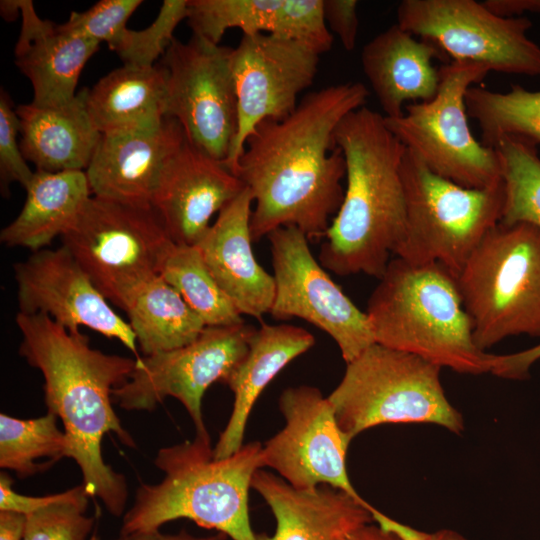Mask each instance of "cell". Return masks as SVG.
<instances>
[{
	"label": "cell",
	"mask_w": 540,
	"mask_h": 540,
	"mask_svg": "<svg viewBox=\"0 0 540 540\" xmlns=\"http://www.w3.org/2000/svg\"><path fill=\"white\" fill-rule=\"evenodd\" d=\"M482 3L501 17H523L526 12L540 15V0H485Z\"/></svg>",
	"instance_id": "b9f144b4"
},
{
	"label": "cell",
	"mask_w": 540,
	"mask_h": 540,
	"mask_svg": "<svg viewBox=\"0 0 540 540\" xmlns=\"http://www.w3.org/2000/svg\"><path fill=\"white\" fill-rule=\"evenodd\" d=\"M255 330L245 322L206 326L187 345L137 358L129 379L114 389L113 403L128 411H152L173 397L191 417L195 435L208 436L203 396L213 383H226L246 356Z\"/></svg>",
	"instance_id": "8fae6325"
},
{
	"label": "cell",
	"mask_w": 540,
	"mask_h": 540,
	"mask_svg": "<svg viewBox=\"0 0 540 540\" xmlns=\"http://www.w3.org/2000/svg\"><path fill=\"white\" fill-rule=\"evenodd\" d=\"M125 312L144 356L187 345L206 327L161 276L140 289Z\"/></svg>",
	"instance_id": "83f0119b"
},
{
	"label": "cell",
	"mask_w": 540,
	"mask_h": 540,
	"mask_svg": "<svg viewBox=\"0 0 540 540\" xmlns=\"http://www.w3.org/2000/svg\"><path fill=\"white\" fill-rule=\"evenodd\" d=\"M188 0H165L156 19L142 30L125 28L110 44L124 65L148 67L162 58L178 24L187 19Z\"/></svg>",
	"instance_id": "836d02e7"
},
{
	"label": "cell",
	"mask_w": 540,
	"mask_h": 540,
	"mask_svg": "<svg viewBox=\"0 0 540 540\" xmlns=\"http://www.w3.org/2000/svg\"><path fill=\"white\" fill-rule=\"evenodd\" d=\"M141 0H102L82 12H71L61 26L74 34L110 45L127 28L126 23Z\"/></svg>",
	"instance_id": "8d00e7d4"
},
{
	"label": "cell",
	"mask_w": 540,
	"mask_h": 540,
	"mask_svg": "<svg viewBox=\"0 0 540 540\" xmlns=\"http://www.w3.org/2000/svg\"><path fill=\"white\" fill-rule=\"evenodd\" d=\"M13 480L6 472L0 474V510L15 511L29 515L64 498L66 490L45 496H29L16 492Z\"/></svg>",
	"instance_id": "ab89813d"
},
{
	"label": "cell",
	"mask_w": 540,
	"mask_h": 540,
	"mask_svg": "<svg viewBox=\"0 0 540 540\" xmlns=\"http://www.w3.org/2000/svg\"><path fill=\"white\" fill-rule=\"evenodd\" d=\"M347 540H399L378 525L367 524L354 532Z\"/></svg>",
	"instance_id": "f6af8a7d"
},
{
	"label": "cell",
	"mask_w": 540,
	"mask_h": 540,
	"mask_svg": "<svg viewBox=\"0 0 540 540\" xmlns=\"http://www.w3.org/2000/svg\"><path fill=\"white\" fill-rule=\"evenodd\" d=\"M346 364L327 398L351 440L382 424H435L455 434L464 430L462 414L445 395L440 366L377 343Z\"/></svg>",
	"instance_id": "52a82bcc"
},
{
	"label": "cell",
	"mask_w": 540,
	"mask_h": 540,
	"mask_svg": "<svg viewBox=\"0 0 540 540\" xmlns=\"http://www.w3.org/2000/svg\"><path fill=\"white\" fill-rule=\"evenodd\" d=\"M89 498L82 484L66 490L58 502L27 515L23 540H90L95 518L86 514Z\"/></svg>",
	"instance_id": "e575fe53"
},
{
	"label": "cell",
	"mask_w": 540,
	"mask_h": 540,
	"mask_svg": "<svg viewBox=\"0 0 540 540\" xmlns=\"http://www.w3.org/2000/svg\"><path fill=\"white\" fill-rule=\"evenodd\" d=\"M19 118L8 94L0 93V187L4 197L8 195L9 185L20 183L24 188L31 181L34 172L24 158L18 136Z\"/></svg>",
	"instance_id": "74e56055"
},
{
	"label": "cell",
	"mask_w": 540,
	"mask_h": 540,
	"mask_svg": "<svg viewBox=\"0 0 540 540\" xmlns=\"http://www.w3.org/2000/svg\"><path fill=\"white\" fill-rule=\"evenodd\" d=\"M445 55L426 39H416L397 23L364 45L361 65L387 118L400 117L408 101L426 102L439 86L435 58Z\"/></svg>",
	"instance_id": "603a6c76"
},
{
	"label": "cell",
	"mask_w": 540,
	"mask_h": 540,
	"mask_svg": "<svg viewBox=\"0 0 540 540\" xmlns=\"http://www.w3.org/2000/svg\"><path fill=\"white\" fill-rule=\"evenodd\" d=\"M361 82L313 91L282 120H265L247 138L234 174L253 197V242L295 226L320 240L343 201L346 164L335 143L340 121L367 101Z\"/></svg>",
	"instance_id": "6da1fadb"
},
{
	"label": "cell",
	"mask_w": 540,
	"mask_h": 540,
	"mask_svg": "<svg viewBox=\"0 0 540 540\" xmlns=\"http://www.w3.org/2000/svg\"><path fill=\"white\" fill-rule=\"evenodd\" d=\"M334 138L345 159L346 188L319 262L339 276L364 273L380 279L405 233L401 164L406 148L384 115L366 106L347 114Z\"/></svg>",
	"instance_id": "3957f363"
},
{
	"label": "cell",
	"mask_w": 540,
	"mask_h": 540,
	"mask_svg": "<svg viewBox=\"0 0 540 540\" xmlns=\"http://www.w3.org/2000/svg\"><path fill=\"white\" fill-rule=\"evenodd\" d=\"M489 72L479 63L451 61L439 68L433 99L406 105L400 117L384 116L389 130L433 173L466 188L502 182L497 151L473 136L465 103L467 90Z\"/></svg>",
	"instance_id": "30bf717a"
},
{
	"label": "cell",
	"mask_w": 540,
	"mask_h": 540,
	"mask_svg": "<svg viewBox=\"0 0 540 540\" xmlns=\"http://www.w3.org/2000/svg\"><path fill=\"white\" fill-rule=\"evenodd\" d=\"M19 313L46 314L72 333L92 329L120 341L139 358L129 323L110 306L88 274L64 247L41 249L14 265Z\"/></svg>",
	"instance_id": "e0dca14e"
},
{
	"label": "cell",
	"mask_w": 540,
	"mask_h": 540,
	"mask_svg": "<svg viewBox=\"0 0 540 540\" xmlns=\"http://www.w3.org/2000/svg\"><path fill=\"white\" fill-rule=\"evenodd\" d=\"M270 243L275 295L270 314L277 320L300 318L327 333L346 363L375 343L366 312L330 278L295 226L279 227Z\"/></svg>",
	"instance_id": "5bb4252c"
},
{
	"label": "cell",
	"mask_w": 540,
	"mask_h": 540,
	"mask_svg": "<svg viewBox=\"0 0 540 540\" xmlns=\"http://www.w3.org/2000/svg\"><path fill=\"white\" fill-rule=\"evenodd\" d=\"M457 284L476 346L510 336L540 337V230L499 222L484 236Z\"/></svg>",
	"instance_id": "8992f818"
},
{
	"label": "cell",
	"mask_w": 540,
	"mask_h": 540,
	"mask_svg": "<svg viewBox=\"0 0 540 540\" xmlns=\"http://www.w3.org/2000/svg\"><path fill=\"white\" fill-rule=\"evenodd\" d=\"M90 540H103L96 532L92 534Z\"/></svg>",
	"instance_id": "7dc6e473"
},
{
	"label": "cell",
	"mask_w": 540,
	"mask_h": 540,
	"mask_svg": "<svg viewBox=\"0 0 540 540\" xmlns=\"http://www.w3.org/2000/svg\"><path fill=\"white\" fill-rule=\"evenodd\" d=\"M251 488L265 500L276 522L273 534H257V540H347L373 521L376 509L330 486L295 488L262 469L255 472Z\"/></svg>",
	"instance_id": "44dd1931"
},
{
	"label": "cell",
	"mask_w": 540,
	"mask_h": 540,
	"mask_svg": "<svg viewBox=\"0 0 540 540\" xmlns=\"http://www.w3.org/2000/svg\"><path fill=\"white\" fill-rule=\"evenodd\" d=\"M539 359L540 344L517 353L496 355L491 373L506 379H525L532 364Z\"/></svg>",
	"instance_id": "60d3db41"
},
{
	"label": "cell",
	"mask_w": 540,
	"mask_h": 540,
	"mask_svg": "<svg viewBox=\"0 0 540 540\" xmlns=\"http://www.w3.org/2000/svg\"><path fill=\"white\" fill-rule=\"evenodd\" d=\"M424 540H467L455 531L443 529L434 533H426Z\"/></svg>",
	"instance_id": "bcb514c9"
},
{
	"label": "cell",
	"mask_w": 540,
	"mask_h": 540,
	"mask_svg": "<svg viewBox=\"0 0 540 540\" xmlns=\"http://www.w3.org/2000/svg\"><path fill=\"white\" fill-rule=\"evenodd\" d=\"M494 149L500 159L504 185L500 222L527 223L540 230V157L536 144L505 136Z\"/></svg>",
	"instance_id": "1f68e13d"
},
{
	"label": "cell",
	"mask_w": 540,
	"mask_h": 540,
	"mask_svg": "<svg viewBox=\"0 0 540 540\" xmlns=\"http://www.w3.org/2000/svg\"><path fill=\"white\" fill-rule=\"evenodd\" d=\"M397 24L431 41L452 61H468L490 71L540 76V46L527 32L526 17H501L475 0H403Z\"/></svg>",
	"instance_id": "7c38bea8"
},
{
	"label": "cell",
	"mask_w": 540,
	"mask_h": 540,
	"mask_svg": "<svg viewBox=\"0 0 540 540\" xmlns=\"http://www.w3.org/2000/svg\"><path fill=\"white\" fill-rule=\"evenodd\" d=\"M315 344L306 329L287 324H262L249 350L226 381L234 394L231 416L213 447L214 458H226L243 446L251 410L265 387L292 360Z\"/></svg>",
	"instance_id": "d4e9b609"
},
{
	"label": "cell",
	"mask_w": 540,
	"mask_h": 540,
	"mask_svg": "<svg viewBox=\"0 0 540 540\" xmlns=\"http://www.w3.org/2000/svg\"><path fill=\"white\" fill-rule=\"evenodd\" d=\"M227 536L221 532L214 535L198 537L194 536L185 530L178 533H164L160 529L137 531L128 534H119L113 540H226Z\"/></svg>",
	"instance_id": "7bdbcfd3"
},
{
	"label": "cell",
	"mask_w": 540,
	"mask_h": 540,
	"mask_svg": "<svg viewBox=\"0 0 540 540\" xmlns=\"http://www.w3.org/2000/svg\"><path fill=\"white\" fill-rule=\"evenodd\" d=\"M253 203L245 187L218 213L197 246L213 279L237 311L261 321L272 307L275 281L252 250Z\"/></svg>",
	"instance_id": "ffe728a7"
},
{
	"label": "cell",
	"mask_w": 540,
	"mask_h": 540,
	"mask_svg": "<svg viewBox=\"0 0 540 540\" xmlns=\"http://www.w3.org/2000/svg\"><path fill=\"white\" fill-rule=\"evenodd\" d=\"M16 324L22 335L19 354L43 376L47 412L63 424L67 457L78 465L82 485L111 515L123 516L126 478L104 461L102 440L113 433L127 447H136L112 398L114 389L129 379L136 358L94 349L87 336L70 332L46 314L18 312Z\"/></svg>",
	"instance_id": "7a4b0ae2"
},
{
	"label": "cell",
	"mask_w": 540,
	"mask_h": 540,
	"mask_svg": "<svg viewBox=\"0 0 540 540\" xmlns=\"http://www.w3.org/2000/svg\"><path fill=\"white\" fill-rule=\"evenodd\" d=\"M465 103L468 116L481 130L484 146L494 149L505 136L540 143V90L529 91L517 84L506 92L472 86Z\"/></svg>",
	"instance_id": "f1b7e54d"
},
{
	"label": "cell",
	"mask_w": 540,
	"mask_h": 540,
	"mask_svg": "<svg viewBox=\"0 0 540 540\" xmlns=\"http://www.w3.org/2000/svg\"><path fill=\"white\" fill-rule=\"evenodd\" d=\"M57 416L47 412L33 419H19L0 414V467L21 478L48 469L40 460L52 465L67 457V438L57 425Z\"/></svg>",
	"instance_id": "f546056e"
},
{
	"label": "cell",
	"mask_w": 540,
	"mask_h": 540,
	"mask_svg": "<svg viewBox=\"0 0 540 540\" xmlns=\"http://www.w3.org/2000/svg\"><path fill=\"white\" fill-rule=\"evenodd\" d=\"M279 408L285 426L263 445L262 468L277 471L298 489L326 485L365 501L347 473L351 439L341 430L328 398L313 386L289 387L279 397Z\"/></svg>",
	"instance_id": "9a60e30c"
},
{
	"label": "cell",
	"mask_w": 540,
	"mask_h": 540,
	"mask_svg": "<svg viewBox=\"0 0 540 540\" xmlns=\"http://www.w3.org/2000/svg\"><path fill=\"white\" fill-rule=\"evenodd\" d=\"M160 276L178 291L205 326L244 323L242 315L213 279L197 245H175Z\"/></svg>",
	"instance_id": "4dcf8cb0"
},
{
	"label": "cell",
	"mask_w": 540,
	"mask_h": 540,
	"mask_svg": "<svg viewBox=\"0 0 540 540\" xmlns=\"http://www.w3.org/2000/svg\"><path fill=\"white\" fill-rule=\"evenodd\" d=\"M401 175L406 224L395 255L414 265L441 264L457 278L484 236L500 222L503 180L489 188H466L433 173L408 149Z\"/></svg>",
	"instance_id": "ba28073f"
},
{
	"label": "cell",
	"mask_w": 540,
	"mask_h": 540,
	"mask_svg": "<svg viewBox=\"0 0 540 540\" xmlns=\"http://www.w3.org/2000/svg\"><path fill=\"white\" fill-rule=\"evenodd\" d=\"M262 447L251 442L216 459L210 436L195 435L193 440L159 449L154 464L164 476L158 483L138 487L133 505L122 516L120 534L188 519L232 540H257L248 493L255 472L262 468Z\"/></svg>",
	"instance_id": "277c9868"
},
{
	"label": "cell",
	"mask_w": 540,
	"mask_h": 540,
	"mask_svg": "<svg viewBox=\"0 0 540 540\" xmlns=\"http://www.w3.org/2000/svg\"><path fill=\"white\" fill-rule=\"evenodd\" d=\"M21 29L15 64L33 88L31 103L56 106L73 100L80 74L99 44L38 16L31 0H16Z\"/></svg>",
	"instance_id": "7402d4cb"
},
{
	"label": "cell",
	"mask_w": 540,
	"mask_h": 540,
	"mask_svg": "<svg viewBox=\"0 0 540 540\" xmlns=\"http://www.w3.org/2000/svg\"><path fill=\"white\" fill-rule=\"evenodd\" d=\"M320 54L268 33L243 35L231 52L237 97V132L225 166L234 174L247 138L265 120H282L317 74Z\"/></svg>",
	"instance_id": "2e32d148"
},
{
	"label": "cell",
	"mask_w": 540,
	"mask_h": 540,
	"mask_svg": "<svg viewBox=\"0 0 540 540\" xmlns=\"http://www.w3.org/2000/svg\"><path fill=\"white\" fill-rule=\"evenodd\" d=\"M61 238L104 297L124 311L140 289L160 276L176 245L152 206L96 196Z\"/></svg>",
	"instance_id": "9c48e42d"
},
{
	"label": "cell",
	"mask_w": 540,
	"mask_h": 540,
	"mask_svg": "<svg viewBox=\"0 0 540 540\" xmlns=\"http://www.w3.org/2000/svg\"><path fill=\"white\" fill-rule=\"evenodd\" d=\"M366 314L377 344L461 374L492 372L496 355L476 346L457 279L441 264L391 259Z\"/></svg>",
	"instance_id": "5b68a950"
},
{
	"label": "cell",
	"mask_w": 540,
	"mask_h": 540,
	"mask_svg": "<svg viewBox=\"0 0 540 540\" xmlns=\"http://www.w3.org/2000/svg\"><path fill=\"white\" fill-rule=\"evenodd\" d=\"M86 105L101 134L151 130L167 117V74L160 65H123L102 77Z\"/></svg>",
	"instance_id": "484cf974"
},
{
	"label": "cell",
	"mask_w": 540,
	"mask_h": 540,
	"mask_svg": "<svg viewBox=\"0 0 540 540\" xmlns=\"http://www.w3.org/2000/svg\"><path fill=\"white\" fill-rule=\"evenodd\" d=\"M244 188L222 161L186 138L165 167L151 206L174 244L196 246L210 228L212 216Z\"/></svg>",
	"instance_id": "ac0fdd59"
},
{
	"label": "cell",
	"mask_w": 540,
	"mask_h": 540,
	"mask_svg": "<svg viewBox=\"0 0 540 540\" xmlns=\"http://www.w3.org/2000/svg\"><path fill=\"white\" fill-rule=\"evenodd\" d=\"M231 52L192 34L186 42L174 38L161 58L167 74V117L180 123L192 145L223 163L238 123Z\"/></svg>",
	"instance_id": "4fadbf2b"
},
{
	"label": "cell",
	"mask_w": 540,
	"mask_h": 540,
	"mask_svg": "<svg viewBox=\"0 0 540 540\" xmlns=\"http://www.w3.org/2000/svg\"><path fill=\"white\" fill-rule=\"evenodd\" d=\"M281 0H188L187 21L194 35L220 45L229 29L243 35L268 33Z\"/></svg>",
	"instance_id": "d6a6232c"
},
{
	"label": "cell",
	"mask_w": 540,
	"mask_h": 540,
	"mask_svg": "<svg viewBox=\"0 0 540 540\" xmlns=\"http://www.w3.org/2000/svg\"><path fill=\"white\" fill-rule=\"evenodd\" d=\"M26 522L24 514L0 510V540H23Z\"/></svg>",
	"instance_id": "ee69618b"
},
{
	"label": "cell",
	"mask_w": 540,
	"mask_h": 540,
	"mask_svg": "<svg viewBox=\"0 0 540 540\" xmlns=\"http://www.w3.org/2000/svg\"><path fill=\"white\" fill-rule=\"evenodd\" d=\"M268 34L306 45L318 54L333 44L323 12V0H281Z\"/></svg>",
	"instance_id": "d590c367"
},
{
	"label": "cell",
	"mask_w": 540,
	"mask_h": 540,
	"mask_svg": "<svg viewBox=\"0 0 540 540\" xmlns=\"http://www.w3.org/2000/svg\"><path fill=\"white\" fill-rule=\"evenodd\" d=\"M87 88L68 103L17 106L20 148L38 171H85L101 133L94 126L86 105Z\"/></svg>",
	"instance_id": "cb8c5ba5"
},
{
	"label": "cell",
	"mask_w": 540,
	"mask_h": 540,
	"mask_svg": "<svg viewBox=\"0 0 540 540\" xmlns=\"http://www.w3.org/2000/svg\"><path fill=\"white\" fill-rule=\"evenodd\" d=\"M185 139L172 117L151 130L102 134L85 170L92 196L151 206L165 167Z\"/></svg>",
	"instance_id": "d6986e66"
},
{
	"label": "cell",
	"mask_w": 540,
	"mask_h": 540,
	"mask_svg": "<svg viewBox=\"0 0 540 540\" xmlns=\"http://www.w3.org/2000/svg\"><path fill=\"white\" fill-rule=\"evenodd\" d=\"M357 7L356 0H323L326 24L346 51H352L356 46L359 31Z\"/></svg>",
	"instance_id": "f35d334b"
},
{
	"label": "cell",
	"mask_w": 540,
	"mask_h": 540,
	"mask_svg": "<svg viewBox=\"0 0 540 540\" xmlns=\"http://www.w3.org/2000/svg\"><path fill=\"white\" fill-rule=\"evenodd\" d=\"M25 190V203L17 217L1 230L0 241L7 247L33 252L62 237L92 197L85 171L36 170Z\"/></svg>",
	"instance_id": "4316f807"
}]
</instances>
